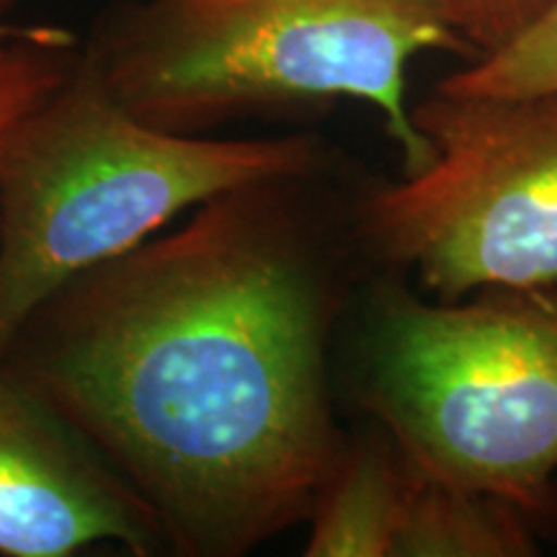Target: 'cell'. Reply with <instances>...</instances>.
I'll return each mask as SVG.
<instances>
[{
	"label": "cell",
	"mask_w": 557,
	"mask_h": 557,
	"mask_svg": "<svg viewBox=\"0 0 557 557\" xmlns=\"http://www.w3.org/2000/svg\"><path fill=\"white\" fill-rule=\"evenodd\" d=\"M333 176L214 194L54 292L0 359L150 508L165 553L238 557L302 524L346 447L331 351L369 259Z\"/></svg>",
	"instance_id": "obj_1"
},
{
	"label": "cell",
	"mask_w": 557,
	"mask_h": 557,
	"mask_svg": "<svg viewBox=\"0 0 557 557\" xmlns=\"http://www.w3.org/2000/svg\"><path fill=\"white\" fill-rule=\"evenodd\" d=\"M83 52L129 114L173 135L361 101L403 173L431 160L410 120V62L472 60L442 0H122Z\"/></svg>",
	"instance_id": "obj_2"
},
{
	"label": "cell",
	"mask_w": 557,
	"mask_h": 557,
	"mask_svg": "<svg viewBox=\"0 0 557 557\" xmlns=\"http://www.w3.org/2000/svg\"><path fill=\"white\" fill-rule=\"evenodd\" d=\"M312 135H173L139 122L78 52L70 73L0 132V359L54 292L139 246L214 194L318 171Z\"/></svg>",
	"instance_id": "obj_3"
},
{
	"label": "cell",
	"mask_w": 557,
	"mask_h": 557,
	"mask_svg": "<svg viewBox=\"0 0 557 557\" xmlns=\"http://www.w3.org/2000/svg\"><path fill=\"white\" fill-rule=\"evenodd\" d=\"M357 348V400L418 475L555 511L557 282L418 297L382 274Z\"/></svg>",
	"instance_id": "obj_4"
},
{
	"label": "cell",
	"mask_w": 557,
	"mask_h": 557,
	"mask_svg": "<svg viewBox=\"0 0 557 557\" xmlns=\"http://www.w3.org/2000/svg\"><path fill=\"white\" fill-rule=\"evenodd\" d=\"M431 160L359 191L357 233L382 274L434 299L557 282V90L451 96L410 107Z\"/></svg>",
	"instance_id": "obj_5"
},
{
	"label": "cell",
	"mask_w": 557,
	"mask_h": 557,
	"mask_svg": "<svg viewBox=\"0 0 557 557\" xmlns=\"http://www.w3.org/2000/svg\"><path fill=\"white\" fill-rule=\"evenodd\" d=\"M96 545L165 553L137 493L0 364V555L67 557Z\"/></svg>",
	"instance_id": "obj_6"
},
{
	"label": "cell",
	"mask_w": 557,
	"mask_h": 557,
	"mask_svg": "<svg viewBox=\"0 0 557 557\" xmlns=\"http://www.w3.org/2000/svg\"><path fill=\"white\" fill-rule=\"evenodd\" d=\"M408 465L380 426L346 438L310 511L308 557H389L406 504Z\"/></svg>",
	"instance_id": "obj_7"
},
{
	"label": "cell",
	"mask_w": 557,
	"mask_h": 557,
	"mask_svg": "<svg viewBox=\"0 0 557 557\" xmlns=\"http://www.w3.org/2000/svg\"><path fill=\"white\" fill-rule=\"evenodd\" d=\"M537 555L521 508L483 491L418 475L408 468L406 504L389 557H529Z\"/></svg>",
	"instance_id": "obj_8"
},
{
	"label": "cell",
	"mask_w": 557,
	"mask_h": 557,
	"mask_svg": "<svg viewBox=\"0 0 557 557\" xmlns=\"http://www.w3.org/2000/svg\"><path fill=\"white\" fill-rule=\"evenodd\" d=\"M451 96H527L557 90V3L508 45L438 83Z\"/></svg>",
	"instance_id": "obj_9"
},
{
	"label": "cell",
	"mask_w": 557,
	"mask_h": 557,
	"mask_svg": "<svg viewBox=\"0 0 557 557\" xmlns=\"http://www.w3.org/2000/svg\"><path fill=\"white\" fill-rule=\"evenodd\" d=\"M78 52V39L67 29L47 37L0 34V132L65 78Z\"/></svg>",
	"instance_id": "obj_10"
},
{
	"label": "cell",
	"mask_w": 557,
	"mask_h": 557,
	"mask_svg": "<svg viewBox=\"0 0 557 557\" xmlns=\"http://www.w3.org/2000/svg\"><path fill=\"white\" fill-rule=\"evenodd\" d=\"M472 60L498 50L545 16L557 0H442Z\"/></svg>",
	"instance_id": "obj_11"
},
{
	"label": "cell",
	"mask_w": 557,
	"mask_h": 557,
	"mask_svg": "<svg viewBox=\"0 0 557 557\" xmlns=\"http://www.w3.org/2000/svg\"><path fill=\"white\" fill-rule=\"evenodd\" d=\"M45 32L47 26H18L0 21V34H11V37H41Z\"/></svg>",
	"instance_id": "obj_12"
},
{
	"label": "cell",
	"mask_w": 557,
	"mask_h": 557,
	"mask_svg": "<svg viewBox=\"0 0 557 557\" xmlns=\"http://www.w3.org/2000/svg\"><path fill=\"white\" fill-rule=\"evenodd\" d=\"M18 3H24V0H0V16H3V13H9V11L16 9Z\"/></svg>",
	"instance_id": "obj_13"
}]
</instances>
